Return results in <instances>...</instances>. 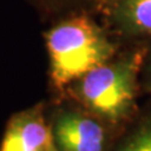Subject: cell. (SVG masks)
I'll list each match as a JSON object with an SVG mask.
<instances>
[{
    "label": "cell",
    "mask_w": 151,
    "mask_h": 151,
    "mask_svg": "<svg viewBox=\"0 0 151 151\" xmlns=\"http://www.w3.org/2000/svg\"><path fill=\"white\" fill-rule=\"evenodd\" d=\"M49 77L53 87L64 92L89 70L106 63L115 48L103 30L84 13H74L45 33Z\"/></svg>",
    "instance_id": "obj_1"
},
{
    "label": "cell",
    "mask_w": 151,
    "mask_h": 151,
    "mask_svg": "<svg viewBox=\"0 0 151 151\" xmlns=\"http://www.w3.org/2000/svg\"><path fill=\"white\" fill-rule=\"evenodd\" d=\"M139 57L98 65L72 84V96L96 117L119 121L134 106Z\"/></svg>",
    "instance_id": "obj_2"
},
{
    "label": "cell",
    "mask_w": 151,
    "mask_h": 151,
    "mask_svg": "<svg viewBox=\"0 0 151 151\" xmlns=\"http://www.w3.org/2000/svg\"><path fill=\"white\" fill-rule=\"evenodd\" d=\"M58 151H105L106 131L94 115L60 110L50 125Z\"/></svg>",
    "instance_id": "obj_3"
},
{
    "label": "cell",
    "mask_w": 151,
    "mask_h": 151,
    "mask_svg": "<svg viewBox=\"0 0 151 151\" xmlns=\"http://www.w3.org/2000/svg\"><path fill=\"white\" fill-rule=\"evenodd\" d=\"M52 144L50 125L44 117L43 105L38 103L9 119L0 151H48Z\"/></svg>",
    "instance_id": "obj_4"
},
{
    "label": "cell",
    "mask_w": 151,
    "mask_h": 151,
    "mask_svg": "<svg viewBox=\"0 0 151 151\" xmlns=\"http://www.w3.org/2000/svg\"><path fill=\"white\" fill-rule=\"evenodd\" d=\"M115 17L127 29L151 34V0H117Z\"/></svg>",
    "instance_id": "obj_5"
},
{
    "label": "cell",
    "mask_w": 151,
    "mask_h": 151,
    "mask_svg": "<svg viewBox=\"0 0 151 151\" xmlns=\"http://www.w3.org/2000/svg\"><path fill=\"white\" fill-rule=\"evenodd\" d=\"M33 5H35L42 12H60L69 9L81 8L88 4H93L100 0H28Z\"/></svg>",
    "instance_id": "obj_6"
},
{
    "label": "cell",
    "mask_w": 151,
    "mask_h": 151,
    "mask_svg": "<svg viewBox=\"0 0 151 151\" xmlns=\"http://www.w3.org/2000/svg\"><path fill=\"white\" fill-rule=\"evenodd\" d=\"M117 151H151V125L136 131Z\"/></svg>",
    "instance_id": "obj_7"
},
{
    "label": "cell",
    "mask_w": 151,
    "mask_h": 151,
    "mask_svg": "<svg viewBox=\"0 0 151 151\" xmlns=\"http://www.w3.org/2000/svg\"><path fill=\"white\" fill-rule=\"evenodd\" d=\"M48 151H58V149H57V147H55V145H54V142H53V144H52V145H50V147L48 149Z\"/></svg>",
    "instance_id": "obj_8"
}]
</instances>
